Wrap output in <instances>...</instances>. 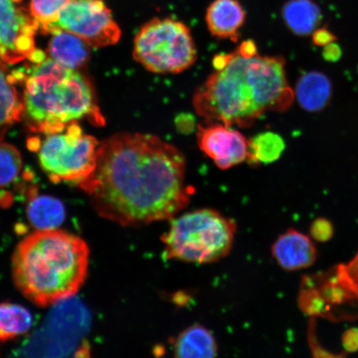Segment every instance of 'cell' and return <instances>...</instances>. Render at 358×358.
<instances>
[{
	"label": "cell",
	"instance_id": "1",
	"mask_svg": "<svg viewBox=\"0 0 358 358\" xmlns=\"http://www.w3.org/2000/svg\"><path fill=\"white\" fill-rule=\"evenodd\" d=\"M185 156L150 134L120 133L100 143L92 176L79 186L103 218L122 226L172 219L189 203Z\"/></svg>",
	"mask_w": 358,
	"mask_h": 358
},
{
	"label": "cell",
	"instance_id": "2",
	"mask_svg": "<svg viewBox=\"0 0 358 358\" xmlns=\"http://www.w3.org/2000/svg\"><path fill=\"white\" fill-rule=\"evenodd\" d=\"M213 64V73L192 101L208 123L248 127L268 111L283 112L292 106L294 91L284 58L259 55L252 40L215 57Z\"/></svg>",
	"mask_w": 358,
	"mask_h": 358
},
{
	"label": "cell",
	"instance_id": "3",
	"mask_svg": "<svg viewBox=\"0 0 358 358\" xmlns=\"http://www.w3.org/2000/svg\"><path fill=\"white\" fill-rule=\"evenodd\" d=\"M89 257L80 237L58 229L37 230L13 252V281L36 306H53L78 292L87 278Z\"/></svg>",
	"mask_w": 358,
	"mask_h": 358
},
{
	"label": "cell",
	"instance_id": "4",
	"mask_svg": "<svg viewBox=\"0 0 358 358\" xmlns=\"http://www.w3.org/2000/svg\"><path fill=\"white\" fill-rule=\"evenodd\" d=\"M22 99L24 113L36 131H64L83 118L98 127L105 124L92 84L78 71L53 59L37 62L27 78Z\"/></svg>",
	"mask_w": 358,
	"mask_h": 358
},
{
	"label": "cell",
	"instance_id": "5",
	"mask_svg": "<svg viewBox=\"0 0 358 358\" xmlns=\"http://www.w3.org/2000/svg\"><path fill=\"white\" fill-rule=\"evenodd\" d=\"M162 236L167 259L212 263L225 257L234 244V220L213 209H199L172 218Z\"/></svg>",
	"mask_w": 358,
	"mask_h": 358
},
{
	"label": "cell",
	"instance_id": "6",
	"mask_svg": "<svg viewBox=\"0 0 358 358\" xmlns=\"http://www.w3.org/2000/svg\"><path fill=\"white\" fill-rule=\"evenodd\" d=\"M134 60L151 73H180L196 60L189 27L171 17H155L141 27L134 40Z\"/></svg>",
	"mask_w": 358,
	"mask_h": 358
},
{
	"label": "cell",
	"instance_id": "7",
	"mask_svg": "<svg viewBox=\"0 0 358 358\" xmlns=\"http://www.w3.org/2000/svg\"><path fill=\"white\" fill-rule=\"evenodd\" d=\"M99 145L96 138L71 123L65 133L48 134L40 146V164L52 182L80 185L95 171Z\"/></svg>",
	"mask_w": 358,
	"mask_h": 358
},
{
	"label": "cell",
	"instance_id": "8",
	"mask_svg": "<svg viewBox=\"0 0 358 358\" xmlns=\"http://www.w3.org/2000/svg\"><path fill=\"white\" fill-rule=\"evenodd\" d=\"M59 29L78 35L94 48L114 45L122 36L104 0H70L49 33Z\"/></svg>",
	"mask_w": 358,
	"mask_h": 358
},
{
	"label": "cell",
	"instance_id": "9",
	"mask_svg": "<svg viewBox=\"0 0 358 358\" xmlns=\"http://www.w3.org/2000/svg\"><path fill=\"white\" fill-rule=\"evenodd\" d=\"M15 1L20 0H0V58L8 64L31 59L39 29L32 15Z\"/></svg>",
	"mask_w": 358,
	"mask_h": 358
},
{
	"label": "cell",
	"instance_id": "10",
	"mask_svg": "<svg viewBox=\"0 0 358 358\" xmlns=\"http://www.w3.org/2000/svg\"><path fill=\"white\" fill-rule=\"evenodd\" d=\"M208 124L199 127V145L219 169H228L248 159V141L243 134L222 123Z\"/></svg>",
	"mask_w": 358,
	"mask_h": 358
},
{
	"label": "cell",
	"instance_id": "11",
	"mask_svg": "<svg viewBox=\"0 0 358 358\" xmlns=\"http://www.w3.org/2000/svg\"><path fill=\"white\" fill-rule=\"evenodd\" d=\"M272 255L278 265L287 271L310 267L317 259V249L310 237L289 229L272 245Z\"/></svg>",
	"mask_w": 358,
	"mask_h": 358
},
{
	"label": "cell",
	"instance_id": "12",
	"mask_svg": "<svg viewBox=\"0 0 358 358\" xmlns=\"http://www.w3.org/2000/svg\"><path fill=\"white\" fill-rule=\"evenodd\" d=\"M245 13L238 0H214L206 13L208 28L215 37L236 42Z\"/></svg>",
	"mask_w": 358,
	"mask_h": 358
},
{
	"label": "cell",
	"instance_id": "13",
	"mask_svg": "<svg viewBox=\"0 0 358 358\" xmlns=\"http://www.w3.org/2000/svg\"><path fill=\"white\" fill-rule=\"evenodd\" d=\"M52 34L48 46L52 59L73 70L86 64L89 58V47H91L86 41L65 30H57Z\"/></svg>",
	"mask_w": 358,
	"mask_h": 358
},
{
	"label": "cell",
	"instance_id": "14",
	"mask_svg": "<svg viewBox=\"0 0 358 358\" xmlns=\"http://www.w3.org/2000/svg\"><path fill=\"white\" fill-rule=\"evenodd\" d=\"M17 80L19 78L8 71L6 62L0 58V141L24 113V99L15 87Z\"/></svg>",
	"mask_w": 358,
	"mask_h": 358
},
{
	"label": "cell",
	"instance_id": "15",
	"mask_svg": "<svg viewBox=\"0 0 358 358\" xmlns=\"http://www.w3.org/2000/svg\"><path fill=\"white\" fill-rule=\"evenodd\" d=\"M294 96L303 109L308 112L320 111L328 106L332 96V84L326 75L311 71L298 80Z\"/></svg>",
	"mask_w": 358,
	"mask_h": 358
},
{
	"label": "cell",
	"instance_id": "16",
	"mask_svg": "<svg viewBox=\"0 0 358 358\" xmlns=\"http://www.w3.org/2000/svg\"><path fill=\"white\" fill-rule=\"evenodd\" d=\"M173 352L182 358H209L217 356L216 340L210 331L201 325H192L178 336Z\"/></svg>",
	"mask_w": 358,
	"mask_h": 358
},
{
	"label": "cell",
	"instance_id": "17",
	"mask_svg": "<svg viewBox=\"0 0 358 358\" xmlns=\"http://www.w3.org/2000/svg\"><path fill=\"white\" fill-rule=\"evenodd\" d=\"M282 16L291 32L298 36L313 34L322 20L320 8L311 0H289L282 10Z\"/></svg>",
	"mask_w": 358,
	"mask_h": 358
},
{
	"label": "cell",
	"instance_id": "18",
	"mask_svg": "<svg viewBox=\"0 0 358 358\" xmlns=\"http://www.w3.org/2000/svg\"><path fill=\"white\" fill-rule=\"evenodd\" d=\"M27 216L37 230L57 229L65 220L66 210L59 199L48 195L36 196L27 207Z\"/></svg>",
	"mask_w": 358,
	"mask_h": 358
},
{
	"label": "cell",
	"instance_id": "19",
	"mask_svg": "<svg viewBox=\"0 0 358 358\" xmlns=\"http://www.w3.org/2000/svg\"><path fill=\"white\" fill-rule=\"evenodd\" d=\"M33 316L24 306L13 303H0V342L20 337L29 332Z\"/></svg>",
	"mask_w": 358,
	"mask_h": 358
},
{
	"label": "cell",
	"instance_id": "20",
	"mask_svg": "<svg viewBox=\"0 0 358 358\" xmlns=\"http://www.w3.org/2000/svg\"><path fill=\"white\" fill-rule=\"evenodd\" d=\"M285 149L284 138L274 132H263L248 141V160L250 164H268L280 158Z\"/></svg>",
	"mask_w": 358,
	"mask_h": 358
},
{
	"label": "cell",
	"instance_id": "21",
	"mask_svg": "<svg viewBox=\"0 0 358 358\" xmlns=\"http://www.w3.org/2000/svg\"><path fill=\"white\" fill-rule=\"evenodd\" d=\"M70 0H31L30 11L39 28L45 32H50L59 13Z\"/></svg>",
	"mask_w": 358,
	"mask_h": 358
},
{
	"label": "cell",
	"instance_id": "22",
	"mask_svg": "<svg viewBox=\"0 0 358 358\" xmlns=\"http://www.w3.org/2000/svg\"><path fill=\"white\" fill-rule=\"evenodd\" d=\"M21 155L15 146L0 143V187L15 180L22 169Z\"/></svg>",
	"mask_w": 358,
	"mask_h": 358
},
{
	"label": "cell",
	"instance_id": "23",
	"mask_svg": "<svg viewBox=\"0 0 358 358\" xmlns=\"http://www.w3.org/2000/svg\"><path fill=\"white\" fill-rule=\"evenodd\" d=\"M334 271L338 279L358 298V252L350 262L336 266Z\"/></svg>",
	"mask_w": 358,
	"mask_h": 358
},
{
	"label": "cell",
	"instance_id": "24",
	"mask_svg": "<svg viewBox=\"0 0 358 358\" xmlns=\"http://www.w3.org/2000/svg\"><path fill=\"white\" fill-rule=\"evenodd\" d=\"M310 232L313 240L319 243H327L332 239L334 228L329 219L320 217L312 222Z\"/></svg>",
	"mask_w": 358,
	"mask_h": 358
},
{
	"label": "cell",
	"instance_id": "25",
	"mask_svg": "<svg viewBox=\"0 0 358 358\" xmlns=\"http://www.w3.org/2000/svg\"><path fill=\"white\" fill-rule=\"evenodd\" d=\"M343 347L346 352L358 351V329L345 331L342 337Z\"/></svg>",
	"mask_w": 358,
	"mask_h": 358
},
{
	"label": "cell",
	"instance_id": "26",
	"mask_svg": "<svg viewBox=\"0 0 358 358\" xmlns=\"http://www.w3.org/2000/svg\"><path fill=\"white\" fill-rule=\"evenodd\" d=\"M335 39V36L326 29H317L313 32V40L317 46L325 47L332 43Z\"/></svg>",
	"mask_w": 358,
	"mask_h": 358
},
{
	"label": "cell",
	"instance_id": "27",
	"mask_svg": "<svg viewBox=\"0 0 358 358\" xmlns=\"http://www.w3.org/2000/svg\"><path fill=\"white\" fill-rule=\"evenodd\" d=\"M324 55L325 59L329 61L338 60L339 57L341 56V51L337 45L330 43L324 47Z\"/></svg>",
	"mask_w": 358,
	"mask_h": 358
}]
</instances>
